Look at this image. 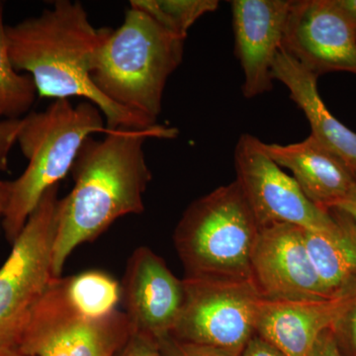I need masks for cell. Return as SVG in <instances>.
<instances>
[{"mask_svg": "<svg viewBox=\"0 0 356 356\" xmlns=\"http://www.w3.org/2000/svg\"><path fill=\"white\" fill-rule=\"evenodd\" d=\"M177 135V129L158 125L149 130H108L102 140L90 136L84 140L70 170L74 188L60 201L54 277H62L65 261L77 247L93 242L120 218L144 212V194L152 180L145 143Z\"/></svg>", "mask_w": 356, "mask_h": 356, "instance_id": "obj_1", "label": "cell"}, {"mask_svg": "<svg viewBox=\"0 0 356 356\" xmlns=\"http://www.w3.org/2000/svg\"><path fill=\"white\" fill-rule=\"evenodd\" d=\"M107 28L97 29L79 1L58 0L36 17L6 25L14 69L31 76L40 97L86 98L96 105L108 130H149L159 124L107 99L91 81V70Z\"/></svg>", "mask_w": 356, "mask_h": 356, "instance_id": "obj_2", "label": "cell"}, {"mask_svg": "<svg viewBox=\"0 0 356 356\" xmlns=\"http://www.w3.org/2000/svg\"><path fill=\"white\" fill-rule=\"evenodd\" d=\"M184 54V40L130 6L118 29L107 28L91 81L114 104L158 124L166 83Z\"/></svg>", "mask_w": 356, "mask_h": 356, "instance_id": "obj_3", "label": "cell"}, {"mask_svg": "<svg viewBox=\"0 0 356 356\" xmlns=\"http://www.w3.org/2000/svg\"><path fill=\"white\" fill-rule=\"evenodd\" d=\"M104 115L90 102L72 104L70 99L54 100L44 111L22 118L17 144L28 165L13 181L2 229L9 243L15 242L44 192L72 170L84 140L108 131Z\"/></svg>", "mask_w": 356, "mask_h": 356, "instance_id": "obj_4", "label": "cell"}, {"mask_svg": "<svg viewBox=\"0 0 356 356\" xmlns=\"http://www.w3.org/2000/svg\"><path fill=\"white\" fill-rule=\"evenodd\" d=\"M259 222L238 182L193 201L173 234L185 277L250 281Z\"/></svg>", "mask_w": 356, "mask_h": 356, "instance_id": "obj_5", "label": "cell"}, {"mask_svg": "<svg viewBox=\"0 0 356 356\" xmlns=\"http://www.w3.org/2000/svg\"><path fill=\"white\" fill-rule=\"evenodd\" d=\"M58 185L48 189L0 268V346L16 348L35 307L54 280Z\"/></svg>", "mask_w": 356, "mask_h": 356, "instance_id": "obj_6", "label": "cell"}, {"mask_svg": "<svg viewBox=\"0 0 356 356\" xmlns=\"http://www.w3.org/2000/svg\"><path fill=\"white\" fill-rule=\"evenodd\" d=\"M132 332L124 312L104 318L83 315L58 277L35 307L15 348L26 356H115Z\"/></svg>", "mask_w": 356, "mask_h": 356, "instance_id": "obj_7", "label": "cell"}, {"mask_svg": "<svg viewBox=\"0 0 356 356\" xmlns=\"http://www.w3.org/2000/svg\"><path fill=\"white\" fill-rule=\"evenodd\" d=\"M184 311L170 336L242 355L257 334L261 298L252 281L184 280Z\"/></svg>", "mask_w": 356, "mask_h": 356, "instance_id": "obj_8", "label": "cell"}, {"mask_svg": "<svg viewBox=\"0 0 356 356\" xmlns=\"http://www.w3.org/2000/svg\"><path fill=\"white\" fill-rule=\"evenodd\" d=\"M236 181L259 227L290 224L312 231H332L339 224L331 211L307 198L296 180L283 172L264 149V142L243 134L235 149Z\"/></svg>", "mask_w": 356, "mask_h": 356, "instance_id": "obj_9", "label": "cell"}, {"mask_svg": "<svg viewBox=\"0 0 356 356\" xmlns=\"http://www.w3.org/2000/svg\"><path fill=\"white\" fill-rule=\"evenodd\" d=\"M304 229L290 224L261 228L250 261V281L264 301L332 299L312 261Z\"/></svg>", "mask_w": 356, "mask_h": 356, "instance_id": "obj_10", "label": "cell"}, {"mask_svg": "<svg viewBox=\"0 0 356 356\" xmlns=\"http://www.w3.org/2000/svg\"><path fill=\"white\" fill-rule=\"evenodd\" d=\"M282 49L318 77L356 74V33L336 0H293Z\"/></svg>", "mask_w": 356, "mask_h": 356, "instance_id": "obj_11", "label": "cell"}, {"mask_svg": "<svg viewBox=\"0 0 356 356\" xmlns=\"http://www.w3.org/2000/svg\"><path fill=\"white\" fill-rule=\"evenodd\" d=\"M184 280L170 271L154 250L140 247L127 262L121 300L133 332L158 341L172 334L184 311Z\"/></svg>", "mask_w": 356, "mask_h": 356, "instance_id": "obj_12", "label": "cell"}, {"mask_svg": "<svg viewBox=\"0 0 356 356\" xmlns=\"http://www.w3.org/2000/svg\"><path fill=\"white\" fill-rule=\"evenodd\" d=\"M292 0H233L235 51L243 74L248 99L273 89L274 58L282 48Z\"/></svg>", "mask_w": 356, "mask_h": 356, "instance_id": "obj_13", "label": "cell"}, {"mask_svg": "<svg viewBox=\"0 0 356 356\" xmlns=\"http://www.w3.org/2000/svg\"><path fill=\"white\" fill-rule=\"evenodd\" d=\"M266 153L292 172L307 198L325 211L336 208L350 193L356 175L336 154L315 138L289 145L266 144Z\"/></svg>", "mask_w": 356, "mask_h": 356, "instance_id": "obj_14", "label": "cell"}, {"mask_svg": "<svg viewBox=\"0 0 356 356\" xmlns=\"http://www.w3.org/2000/svg\"><path fill=\"white\" fill-rule=\"evenodd\" d=\"M346 296L322 301L261 300L255 332L285 356H309L318 337L331 329Z\"/></svg>", "mask_w": 356, "mask_h": 356, "instance_id": "obj_15", "label": "cell"}, {"mask_svg": "<svg viewBox=\"0 0 356 356\" xmlns=\"http://www.w3.org/2000/svg\"><path fill=\"white\" fill-rule=\"evenodd\" d=\"M273 79L289 90L290 98L305 114L311 136L343 159L356 175V133L337 120L318 90V76L281 48L273 65Z\"/></svg>", "mask_w": 356, "mask_h": 356, "instance_id": "obj_16", "label": "cell"}, {"mask_svg": "<svg viewBox=\"0 0 356 356\" xmlns=\"http://www.w3.org/2000/svg\"><path fill=\"white\" fill-rule=\"evenodd\" d=\"M336 218L332 231L304 229L307 248L323 286L331 298L344 296L356 285V232L343 212L331 209Z\"/></svg>", "mask_w": 356, "mask_h": 356, "instance_id": "obj_17", "label": "cell"}, {"mask_svg": "<svg viewBox=\"0 0 356 356\" xmlns=\"http://www.w3.org/2000/svg\"><path fill=\"white\" fill-rule=\"evenodd\" d=\"M65 294L70 303L84 316L104 318L117 311L121 286L102 271H86L64 278Z\"/></svg>", "mask_w": 356, "mask_h": 356, "instance_id": "obj_18", "label": "cell"}, {"mask_svg": "<svg viewBox=\"0 0 356 356\" xmlns=\"http://www.w3.org/2000/svg\"><path fill=\"white\" fill-rule=\"evenodd\" d=\"M3 9H0V106L7 119H20L27 113L38 95L29 74H20L14 69L7 46Z\"/></svg>", "mask_w": 356, "mask_h": 356, "instance_id": "obj_19", "label": "cell"}, {"mask_svg": "<svg viewBox=\"0 0 356 356\" xmlns=\"http://www.w3.org/2000/svg\"><path fill=\"white\" fill-rule=\"evenodd\" d=\"M218 0H132L130 6L151 16L166 31L185 40L194 23L215 13Z\"/></svg>", "mask_w": 356, "mask_h": 356, "instance_id": "obj_20", "label": "cell"}, {"mask_svg": "<svg viewBox=\"0 0 356 356\" xmlns=\"http://www.w3.org/2000/svg\"><path fill=\"white\" fill-rule=\"evenodd\" d=\"M344 296L343 310L332 329L343 355L356 356V285Z\"/></svg>", "mask_w": 356, "mask_h": 356, "instance_id": "obj_21", "label": "cell"}, {"mask_svg": "<svg viewBox=\"0 0 356 356\" xmlns=\"http://www.w3.org/2000/svg\"><path fill=\"white\" fill-rule=\"evenodd\" d=\"M163 356H235L226 351L178 341L172 336H166L156 341Z\"/></svg>", "mask_w": 356, "mask_h": 356, "instance_id": "obj_22", "label": "cell"}, {"mask_svg": "<svg viewBox=\"0 0 356 356\" xmlns=\"http://www.w3.org/2000/svg\"><path fill=\"white\" fill-rule=\"evenodd\" d=\"M3 116L0 106V117ZM22 119H6L0 121V172H9V154L17 143L18 134L22 127Z\"/></svg>", "mask_w": 356, "mask_h": 356, "instance_id": "obj_23", "label": "cell"}, {"mask_svg": "<svg viewBox=\"0 0 356 356\" xmlns=\"http://www.w3.org/2000/svg\"><path fill=\"white\" fill-rule=\"evenodd\" d=\"M115 356H163L158 343L151 337L132 332L127 343Z\"/></svg>", "mask_w": 356, "mask_h": 356, "instance_id": "obj_24", "label": "cell"}, {"mask_svg": "<svg viewBox=\"0 0 356 356\" xmlns=\"http://www.w3.org/2000/svg\"><path fill=\"white\" fill-rule=\"evenodd\" d=\"M309 356H343L332 329L325 330L314 346Z\"/></svg>", "mask_w": 356, "mask_h": 356, "instance_id": "obj_25", "label": "cell"}, {"mask_svg": "<svg viewBox=\"0 0 356 356\" xmlns=\"http://www.w3.org/2000/svg\"><path fill=\"white\" fill-rule=\"evenodd\" d=\"M241 356H285L277 348L255 334Z\"/></svg>", "mask_w": 356, "mask_h": 356, "instance_id": "obj_26", "label": "cell"}, {"mask_svg": "<svg viewBox=\"0 0 356 356\" xmlns=\"http://www.w3.org/2000/svg\"><path fill=\"white\" fill-rule=\"evenodd\" d=\"M334 209L343 212L350 219L356 232V177L355 184H353L348 195L346 196L343 202L339 203Z\"/></svg>", "mask_w": 356, "mask_h": 356, "instance_id": "obj_27", "label": "cell"}, {"mask_svg": "<svg viewBox=\"0 0 356 356\" xmlns=\"http://www.w3.org/2000/svg\"><path fill=\"white\" fill-rule=\"evenodd\" d=\"M11 188H13V181L0 179V233H1L4 213L10 198Z\"/></svg>", "mask_w": 356, "mask_h": 356, "instance_id": "obj_28", "label": "cell"}, {"mask_svg": "<svg viewBox=\"0 0 356 356\" xmlns=\"http://www.w3.org/2000/svg\"><path fill=\"white\" fill-rule=\"evenodd\" d=\"M336 3L350 21L356 33V0H336Z\"/></svg>", "mask_w": 356, "mask_h": 356, "instance_id": "obj_29", "label": "cell"}, {"mask_svg": "<svg viewBox=\"0 0 356 356\" xmlns=\"http://www.w3.org/2000/svg\"><path fill=\"white\" fill-rule=\"evenodd\" d=\"M0 356H26L21 353L17 348L9 346H0Z\"/></svg>", "mask_w": 356, "mask_h": 356, "instance_id": "obj_30", "label": "cell"}, {"mask_svg": "<svg viewBox=\"0 0 356 356\" xmlns=\"http://www.w3.org/2000/svg\"><path fill=\"white\" fill-rule=\"evenodd\" d=\"M0 9H3V4H2L1 1H0Z\"/></svg>", "mask_w": 356, "mask_h": 356, "instance_id": "obj_31", "label": "cell"}]
</instances>
